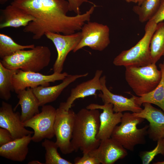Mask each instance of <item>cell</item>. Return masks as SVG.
I'll use <instances>...</instances> for the list:
<instances>
[{
	"mask_svg": "<svg viewBox=\"0 0 164 164\" xmlns=\"http://www.w3.org/2000/svg\"><path fill=\"white\" fill-rule=\"evenodd\" d=\"M98 109L83 108L75 113L71 142L74 151L87 153L97 148L100 140L97 138L100 126Z\"/></svg>",
	"mask_w": 164,
	"mask_h": 164,
	"instance_id": "cell-2",
	"label": "cell"
},
{
	"mask_svg": "<svg viewBox=\"0 0 164 164\" xmlns=\"http://www.w3.org/2000/svg\"><path fill=\"white\" fill-rule=\"evenodd\" d=\"M1 11L3 21L0 23V29L7 27H25L34 19L31 15L11 4L2 9Z\"/></svg>",
	"mask_w": 164,
	"mask_h": 164,
	"instance_id": "cell-21",
	"label": "cell"
},
{
	"mask_svg": "<svg viewBox=\"0 0 164 164\" xmlns=\"http://www.w3.org/2000/svg\"><path fill=\"white\" fill-rule=\"evenodd\" d=\"M128 2H134L136 3V0H124Z\"/></svg>",
	"mask_w": 164,
	"mask_h": 164,
	"instance_id": "cell-35",
	"label": "cell"
},
{
	"mask_svg": "<svg viewBox=\"0 0 164 164\" xmlns=\"http://www.w3.org/2000/svg\"><path fill=\"white\" fill-rule=\"evenodd\" d=\"M144 119L133 115L132 113L125 112L123 114L120 124L114 128L111 138L119 142L126 149L134 150L135 146L145 144V137L147 135L149 125L141 128H137Z\"/></svg>",
	"mask_w": 164,
	"mask_h": 164,
	"instance_id": "cell-5",
	"label": "cell"
},
{
	"mask_svg": "<svg viewBox=\"0 0 164 164\" xmlns=\"http://www.w3.org/2000/svg\"><path fill=\"white\" fill-rule=\"evenodd\" d=\"M154 164H164V160L162 161H159L153 163Z\"/></svg>",
	"mask_w": 164,
	"mask_h": 164,
	"instance_id": "cell-36",
	"label": "cell"
},
{
	"mask_svg": "<svg viewBox=\"0 0 164 164\" xmlns=\"http://www.w3.org/2000/svg\"><path fill=\"white\" fill-rule=\"evenodd\" d=\"M157 24L151 20L147 21L143 37L133 47L122 51L115 57L113 61V64L116 66L126 67L144 66L152 63L150 45Z\"/></svg>",
	"mask_w": 164,
	"mask_h": 164,
	"instance_id": "cell-4",
	"label": "cell"
},
{
	"mask_svg": "<svg viewBox=\"0 0 164 164\" xmlns=\"http://www.w3.org/2000/svg\"><path fill=\"white\" fill-rule=\"evenodd\" d=\"M29 164H42L43 163H41L38 160H33L29 162L28 163Z\"/></svg>",
	"mask_w": 164,
	"mask_h": 164,
	"instance_id": "cell-33",
	"label": "cell"
},
{
	"mask_svg": "<svg viewBox=\"0 0 164 164\" xmlns=\"http://www.w3.org/2000/svg\"><path fill=\"white\" fill-rule=\"evenodd\" d=\"M51 52L46 46H38L29 50H22L2 59L0 62L10 70L38 72L49 64Z\"/></svg>",
	"mask_w": 164,
	"mask_h": 164,
	"instance_id": "cell-3",
	"label": "cell"
},
{
	"mask_svg": "<svg viewBox=\"0 0 164 164\" xmlns=\"http://www.w3.org/2000/svg\"><path fill=\"white\" fill-rule=\"evenodd\" d=\"M75 113L70 109L65 110L60 105L56 109L54 125L56 143L64 154L74 151L71 142L73 130Z\"/></svg>",
	"mask_w": 164,
	"mask_h": 164,
	"instance_id": "cell-7",
	"label": "cell"
},
{
	"mask_svg": "<svg viewBox=\"0 0 164 164\" xmlns=\"http://www.w3.org/2000/svg\"><path fill=\"white\" fill-rule=\"evenodd\" d=\"M19 112H15L11 104L5 101L0 108V127L8 130L14 139L34 133L25 128Z\"/></svg>",
	"mask_w": 164,
	"mask_h": 164,
	"instance_id": "cell-12",
	"label": "cell"
},
{
	"mask_svg": "<svg viewBox=\"0 0 164 164\" xmlns=\"http://www.w3.org/2000/svg\"><path fill=\"white\" fill-rule=\"evenodd\" d=\"M17 70L5 67L0 62V97L5 101L11 97V91H14L12 77Z\"/></svg>",
	"mask_w": 164,
	"mask_h": 164,
	"instance_id": "cell-24",
	"label": "cell"
},
{
	"mask_svg": "<svg viewBox=\"0 0 164 164\" xmlns=\"http://www.w3.org/2000/svg\"><path fill=\"white\" fill-rule=\"evenodd\" d=\"M161 0H145L140 5L133 6V11L143 23L149 20L157 10Z\"/></svg>",
	"mask_w": 164,
	"mask_h": 164,
	"instance_id": "cell-26",
	"label": "cell"
},
{
	"mask_svg": "<svg viewBox=\"0 0 164 164\" xmlns=\"http://www.w3.org/2000/svg\"><path fill=\"white\" fill-rule=\"evenodd\" d=\"M34 44L22 45L17 43L9 36L0 33V57L1 59L15 53L18 51L32 49Z\"/></svg>",
	"mask_w": 164,
	"mask_h": 164,
	"instance_id": "cell-25",
	"label": "cell"
},
{
	"mask_svg": "<svg viewBox=\"0 0 164 164\" xmlns=\"http://www.w3.org/2000/svg\"><path fill=\"white\" fill-rule=\"evenodd\" d=\"M69 3V11H73L77 14H81L80 7L84 2H89L95 5L91 2L88 0H67Z\"/></svg>",
	"mask_w": 164,
	"mask_h": 164,
	"instance_id": "cell-30",
	"label": "cell"
},
{
	"mask_svg": "<svg viewBox=\"0 0 164 164\" xmlns=\"http://www.w3.org/2000/svg\"><path fill=\"white\" fill-rule=\"evenodd\" d=\"M144 108L138 113L132 114L147 120L149 122L147 134L154 141L164 138V112L153 107L151 104H142Z\"/></svg>",
	"mask_w": 164,
	"mask_h": 164,
	"instance_id": "cell-15",
	"label": "cell"
},
{
	"mask_svg": "<svg viewBox=\"0 0 164 164\" xmlns=\"http://www.w3.org/2000/svg\"><path fill=\"white\" fill-rule=\"evenodd\" d=\"M8 0H0L1 4H3L7 1Z\"/></svg>",
	"mask_w": 164,
	"mask_h": 164,
	"instance_id": "cell-37",
	"label": "cell"
},
{
	"mask_svg": "<svg viewBox=\"0 0 164 164\" xmlns=\"http://www.w3.org/2000/svg\"><path fill=\"white\" fill-rule=\"evenodd\" d=\"M149 20L157 24L164 20V0H161L157 10Z\"/></svg>",
	"mask_w": 164,
	"mask_h": 164,
	"instance_id": "cell-31",
	"label": "cell"
},
{
	"mask_svg": "<svg viewBox=\"0 0 164 164\" xmlns=\"http://www.w3.org/2000/svg\"><path fill=\"white\" fill-rule=\"evenodd\" d=\"M45 35L53 42L57 52V57L53 66V72L61 73L67 55L73 51L81 40V32L67 35L47 32Z\"/></svg>",
	"mask_w": 164,
	"mask_h": 164,
	"instance_id": "cell-11",
	"label": "cell"
},
{
	"mask_svg": "<svg viewBox=\"0 0 164 164\" xmlns=\"http://www.w3.org/2000/svg\"><path fill=\"white\" fill-rule=\"evenodd\" d=\"M125 80L135 93L139 97L149 93L160 80L162 72L156 63L141 67H125Z\"/></svg>",
	"mask_w": 164,
	"mask_h": 164,
	"instance_id": "cell-6",
	"label": "cell"
},
{
	"mask_svg": "<svg viewBox=\"0 0 164 164\" xmlns=\"http://www.w3.org/2000/svg\"><path fill=\"white\" fill-rule=\"evenodd\" d=\"M145 0H136V3L138 5H141Z\"/></svg>",
	"mask_w": 164,
	"mask_h": 164,
	"instance_id": "cell-34",
	"label": "cell"
},
{
	"mask_svg": "<svg viewBox=\"0 0 164 164\" xmlns=\"http://www.w3.org/2000/svg\"><path fill=\"white\" fill-rule=\"evenodd\" d=\"M159 154L164 155V138L157 140V145L153 149L142 151L140 153L139 156L142 164H149Z\"/></svg>",
	"mask_w": 164,
	"mask_h": 164,
	"instance_id": "cell-28",
	"label": "cell"
},
{
	"mask_svg": "<svg viewBox=\"0 0 164 164\" xmlns=\"http://www.w3.org/2000/svg\"><path fill=\"white\" fill-rule=\"evenodd\" d=\"M68 74L66 72L54 73L50 75L43 74L38 72L17 70L12 77L14 91L17 94L27 87L33 88L40 86H49L50 83L63 80Z\"/></svg>",
	"mask_w": 164,
	"mask_h": 164,
	"instance_id": "cell-10",
	"label": "cell"
},
{
	"mask_svg": "<svg viewBox=\"0 0 164 164\" xmlns=\"http://www.w3.org/2000/svg\"><path fill=\"white\" fill-rule=\"evenodd\" d=\"M150 49L153 63L164 56V22L158 23L150 43Z\"/></svg>",
	"mask_w": 164,
	"mask_h": 164,
	"instance_id": "cell-23",
	"label": "cell"
},
{
	"mask_svg": "<svg viewBox=\"0 0 164 164\" xmlns=\"http://www.w3.org/2000/svg\"><path fill=\"white\" fill-rule=\"evenodd\" d=\"M14 140L9 132L6 129L0 128V146L6 144Z\"/></svg>",
	"mask_w": 164,
	"mask_h": 164,
	"instance_id": "cell-32",
	"label": "cell"
},
{
	"mask_svg": "<svg viewBox=\"0 0 164 164\" xmlns=\"http://www.w3.org/2000/svg\"><path fill=\"white\" fill-rule=\"evenodd\" d=\"M162 72L160 81L156 87L149 93L140 97L135 96V102L141 106L144 103L156 105L164 112V61L159 65Z\"/></svg>",
	"mask_w": 164,
	"mask_h": 164,
	"instance_id": "cell-22",
	"label": "cell"
},
{
	"mask_svg": "<svg viewBox=\"0 0 164 164\" xmlns=\"http://www.w3.org/2000/svg\"><path fill=\"white\" fill-rule=\"evenodd\" d=\"M102 73V70H97L92 79L82 82L72 89L70 95L66 101L61 103L60 105L68 111L76 99L84 98L90 96H96V92L101 89L100 78Z\"/></svg>",
	"mask_w": 164,
	"mask_h": 164,
	"instance_id": "cell-17",
	"label": "cell"
},
{
	"mask_svg": "<svg viewBox=\"0 0 164 164\" xmlns=\"http://www.w3.org/2000/svg\"><path fill=\"white\" fill-rule=\"evenodd\" d=\"M86 108L88 109L103 110L100 114V126L97 138L101 140L110 138L115 128L121 122L122 113L114 112L113 105L110 103L103 105L91 104Z\"/></svg>",
	"mask_w": 164,
	"mask_h": 164,
	"instance_id": "cell-13",
	"label": "cell"
},
{
	"mask_svg": "<svg viewBox=\"0 0 164 164\" xmlns=\"http://www.w3.org/2000/svg\"><path fill=\"white\" fill-rule=\"evenodd\" d=\"M87 73L83 74L68 75L60 84L52 86H40L31 88L39 100L40 106L55 101L63 91L77 79L87 76Z\"/></svg>",
	"mask_w": 164,
	"mask_h": 164,
	"instance_id": "cell-18",
	"label": "cell"
},
{
	"mask_svg": "<svg viewBox=\"0 0 164 164\" xmlns=\"http://www.w3.org/2000/svg\"><path fill=\"white\" fill-rule=\"evenodd\" d=\"M102 164H113L128 155L126 149L111 138L102 139L98 147L89 152Z\"/></svg>",
	"mask_w": 164,
	"mask_h": 164,
	"instance_id": "cell-14",
	"label": "cell"
},
{
	"mask_svg": "<svg viewBox=\"0 0 164 164\" xmlns=\"http://www.w3.org/2000/svg\"><path fill=\"white\" fill-rule=\"evenodd\" d=\"M17 94L19 101L13 110L15 111L19 105L21 106L20 118L22 122L29 120L39 113V100L31 88L27 87L21 90Z\"/></svg>",
	"mask_w": 164,
	"mask_h": 164,
	"instance_id": "cell-20",
	"label": "cell"
},
{
	"mask_svg": "<svg viewBox=\"0 0 164 164\" xmlns=\"http://www.w3.org/2000/svg\"><path fill=\"white\" fill-rule=\"evenodd\" d=\"M81 30V39L74 53L85 46L102 51L110 43V29L107 25L89 21L85 23Z\"/></svg>",
	"mask_w": 164,
	"mask_h": 164,
	"instance_id": "cell-8",
	"label": "cell"
},
{
	"mask_svg": "<svg viewBox=\"0 0 164 164\" xmlns=\"http://www.w3.org/2000/svg\"><path fill=\"white\" fill-rule=\"evenodd\" d=\"M11 4L17 6L34 17L23 31L33 35L35 40L41 39L47 32L72 34L80 30L89 21L95 6L83 14L69 16L68 1L65 0H13Z\"/></svg>",
	"mask_w": 164,
	"mask_h": 164,
	"instance_id": "cell-1",
	"label": "cell"
},
{
	"mask_svg": "<svg viewBox=\"0 0 164 164\" xmlns=\"http://www.w3.org/2000/svg\"><path fill=\"white\" fill-rule=\"evenodd\" d=\"M56 114L54 107L45 105L42 106L40 112L23 123L25 127L33 129L32 141L38 142L44 139H51L55 136L54 125Z\"/></svg>",
	"mask_w": 164,
	"mask_h": 164,
	"instance_id": "cell-9",
	"label": "cell"
},
{
	"mask_svg": "<svg viewBox=\"0 0 164 164\" xmlns=\"http://www.w3.org/2000/svg\"><path fill=\"white\" fill-rule=\"evenodd\" d=\"M81 157H77L74 160L75 164H100L99 161L89 153L83 154Z\"/></svg>",
	"mask_w": 164,
	"mask_h": 164,
	"instance_id": "cell-29",
	"label": "cell"
},
{
	"mask_svg": "<svg viewBox=\"0 0 164 164\" xmlns=\"http://www.w3.org/2000/svg\"><path fill=\"white\" fill-rule=\"evenodd\" d=\"M42 145L46 150L45 164H72V163L61 157L58 152L59 147L55 142L45 139Z\"/></svg>",
	"mask_w": 164,
	"mask_h": 164,
	"instance_id": "cell-27",
	"label": "cell"
},
{
	"mask_svg": "<svg viewBox=\"0 0 164 164\" xmlns=\"http://www.w3.org/2000/svg\"><path fill=\"white\" fill-rule=\"evenodd\" d=\"M102 88L101 92L98 96L102 100L104 104L110 103L113 105V110L115 112H121L126 111L133 113L140 112L142 108L136 104L135 96L132 95L130 98H128L121 95L111 93L106 85V77L104 76L100 78Z\"/></svg>",
	"mask_w": 164,
	"mask_h": 164,
	"instance_id": "cell-16",
	"label": "cell"
},
{
	"mask_svg": "<svg viewBox=\"0 0 164 164\" xmlns=\"http://www.w3.org/2000/svg\"><path fill=\"white\" fill-rule=\"evenodd\" d=\"M32 137L31 135H29L1 146L0 156L13 161H24L28 154Z\"/></svg>",
	"mask_w": 164,
	"mask_h": 164,
	"instance_id": "cell-19",
	"label": "cell"
}]
</instances>
